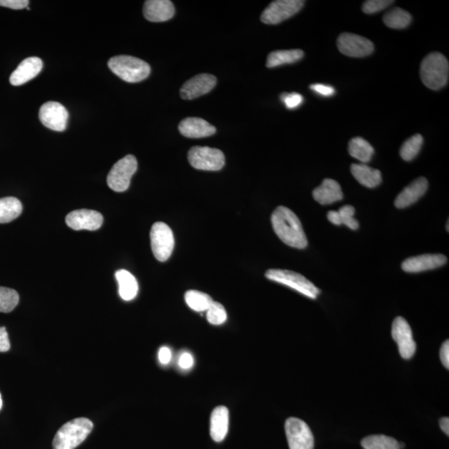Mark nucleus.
I'll list each match as a JSON object with an SVG mask.
<instances>
[{
  "label": "nucleus",
  "mask_w": 449,
  "mask_h": 449,
  "mask_svg": "<svg viewBox=\"0 0 449 449\" xmlns=\"http://www.w3.org/2000/svg\"><path fill=\"white\" fill-rule=\"evenodd\" d=\"M271 223L275 234L284 244L296 249L307 248L308 241L303 227L291 210L283 206L277 207L272 213Z\"/></svg>",
  "instance_id": "1"
},
{
  "label": "nucleus",
  "mask_w": 449,
  "mask_h": 449,
  "mask_svg": "<svg viewBox=\"0 0 449 449\" xmlns=\"http://www.w3.org/2000/svg\"><path fill=\"white\" fill-rule=\"evenodd\" d=\"M93 429V422L87 418H77L63 425L56 433L54 449H75L79 446Z\"/></svg>",
  "instance_id": "2"
},
{
  "label": "nucleus",
  "mask_w": 449,
  "mask_h": 449,
  "mask_svg": "<svg viewBox=\"0 0 449 449\" xmlns=\"http://www.w3.org/2000/svg\"><path fill=\"white\" fill-rule=\"evenodd\" d=\"M449 63L446 56L434 52L427 55L420 66L423 84L432 90L446 87L448 81Z\"/></svg>",
  "instance_id": "3"
},
{
  "label": "nucleus",
  "mask_w": 449,
  "mask_h": 449,
  "mask_svg": "<svg viewBox=\"0 0 449 449\" xmlns=\"http://www.w3.org/2000/svg\"><path fill=\"white\" fill-rule=\"evenodd\" d=\"M110 70L128 83H139L148 79L151 67L148 63L132 56H115L109 61Z\"/></svg>",
  "instance_id": "4"
},
{
  "label": "nucleus",
  "mask_w": 449,
  "mask_h": 449,
  "mask_svg": "<svg viewBox=\"0 0 449 449\" xmlns=\"http://www.w3.org/2000/svg\"><path fill=\"white\" fill-rule=\"evenodd\" d=\"M266 277L287 286L310 299H317L321 290L306 279L305 276L288 270L271 269L266 271Z\"/></svg>",
  "instance_id": "5"
},
{
  "label": "nucleus",
  "mask_w": 449,
  "mask_h": 449,
  "mask_svg": "<svg viewBox=\"0 0 449 449\" xmlns=\"http://www.w3.org/2000/svg\"><path fill=\"white\" fill-rule=\"evenodd\" d=\"M137 169V161L132 155L119 160L107 175V185L116 192H123L130 187L131 179Z\"/></svg>",
  "instance_id": "6"
},
{
  "label": "nucleus",
  "mask_w": 449,
  "mask_h": 449,
  "mask_svg": "<svg viewBox=\"0 0 449 449\" xmlns=\"http://www.w3.org/2000/svg\"><path fill=\"white\" fill-rule=\"evenodd\" d=\"M150 238L154 257L161 262L167 261L174 252L175 245L172 229L166 223H154L151 229Z\"/></svg>",
  "instance_id": "7"
},
{
  "label": "nucleus",
  "mask_w": 449,
  "mask_h": 449,
  "mask_svg": "<svg viewBox=\"0 0 449 449\" xmlns=\"http://www.w3.org/2000/svg\"><path fill=\"white\" fill-rule=\"evenodd\" d=\"M188 161L197 170L219 171L224 166L226 158L221 150L208 146H193L189 151Z\"/></svg>",
  "instance_id": "8"
},
{
  "label": "nucleus",
  "mask_w": 449,
  "mask_h": 449,
  "mask_svg": "<svg viewBox=\"0 0 449 449\" xmlns=\"http://www.w3.org/2000/svg\"><path fill=\"white\" fill-rule=\"evenodd\" d=\"M302 0H277L263 11L261 20L266 24H278L300 12L304 7Z\"/></svg>",
  "instance_id": "9"
},
{
  "label": "nucleus",
  "mask_w": 449,
  "mask_h": 449,
  "mask_svg": "<svg viewBox=\"0 0 449 449\" xmlns=\"http://www.w3.org/2000/svg\"><path fill=\"white\" fill-rule=\"evenodd\" d=\"M284 429L290 449H314V436L305 422L300 418H290L287 420Z\"/></svg>",
  "instance_id": "10"
},
{
  "label": "nucleus",
  "mask_w": 449,
  "mask_h": 449,
  "mask_svg": "<svg viewBox=\"0 0 449 449\" xmlns=\"http://www.w3.org/2000/svg\"><path fill=\"white\" fill-rule=\"evenodd\" d=\"M337 47L340 53L353 58L366 57L374 50L373 43L368 38L349 33L340 34L337 40Z\"/></svg>",
  "instance_id": "11"
},
{
  "label": "nucleus",
  "mask_w": 449,
  "mask_h": 449,
  "mask_svg": "<svg viewBox=\"0 0 449 449\" xmlns=\"http://www.w3.org/2000/svg\"><path fill=\"white\" fill-rule=\"evenodd\" d=\"M392 337L398 344L400 356L405 360L412 358L416 351V343L409 324L403 317H397L392 325Z\"/></svg>",
  "instance_id": "12"
},
{
  "label": "nucleus",
  "mask_w": 449,
  "mask_h": 449,
  "mask_svg": "<svg viewBox=\"0 0 449 449\" xmlns=\"http://www.w3.org/2000/svg\"><path fill=\"white\" fill-rule=\"evenodd\" d=\"M40 119L44 126L53 131L63 132L68 125V112L66 107L58 102H47L40 110Z\"/></svg>",
  "instance_id": "13"
},
{
  "label": "nucleus",
  "mask_w": 449,
  "mask_h": 449,
  "mask_svg": "<svg viewBox=\"0 0 449 449\" xmlns=\"http://www.w3.org/2000/svg\"><path fill=\"white\" fill-rule=\"evenodd\" d=\"M68 227L75 231H97L102 227L103 217L97 211L81 209L69 213L66 219Z\"/></svg>",
  "instance_id": "14"
},
{
  "label": "nucleus",
  "mask_w": 449,
  "mask_h": 449,
  "mask_svg": "<svg viewBox=\"0 0 449 449\" xmlns=\"http://www.w3.org/2000/svg\"><path fill=\"white\" fill-rule=\"evenodd\" d=\"M217 77L207 73L193 77L185 82L180 91L181 97L185 100H192L211 92L217 85Z\"/></svg>",
  "instance_id": "15"
},
{
  "label": "nucleus",
  "mask_w": 449,
  "mask_h": 449,
  "mask_svg": "<svg viewBox=\"0 0 449 449\" xmlns=\"http://www.w3.org/2000/svg\"><path fill=\"white\" fill-rule=\"evenodd\" d=\"M448 259L442 254H425L406 259L402 269L408 273L434 270L446 264Z\"/></svg>",
  "instance_id": "16"
},
{
  "label": "nucleus",
  "mask_w": 449,
  "mask_h": 449,
  "mask_svg": "<svg viewBox=\"0 0 449 449\" xmlns=\"http://www.w3.org/2000/svg\"><path fill=\"white\" fill-rule=\"evenodd\" d=\"M44 63L38 57H30L20 63L10 77L13 86H21L32 80L42 71Z\"/></svg>",
  "instance_id": "17"
},
{
  "label": "nucleus",
  "mask_w": 449,
  "mask_h": 449,
  "mask_svg": "<svg viewBox=\"0 0 449 449\" xmlns=\"http://www.w3.org/2000/svg\"><path fill=\"white\" fill-rule=\"evenodd\" d=\"M144 15L151 22H165L175 15V7L169 0H148L144 3Z\"/></svg>",
  "instance_id": "18"
},
{
  "label": "nucleus",
  "mask_w": 449,
  "mask_h": 449,
  "mask_svg": "<svg viewBox=\"0 0 449 449\" xmlns=\"http://www.w3.org/2000/svg\"><path fill=\"white\" fill-rule=\"evenodd\" d=\"M427 187H429V183L424 176L414 180L397 197L395 201V206L397 208L403 209L411 206L425 195Z\"/></svg>",
  "instance_id": "19"
},
{
  "label": "nucleus",
  "mask_w": 449,
  "mask_h": 449,
  "mask_svg": "<svg viewBox=\"0 0 449 449\" xmlns=\"http://www.w3.org/2000/svg\"><path fill=\"white\" fill-rule=\"evenodd\" d=\"M181 135L189 138H201L213 136L217 129L213 125L200 118H187L179 124Z\"/></svg>",
  "instance_id": "20"
},
{
  "label": "nucleus",
  "mask_w": 449,
  "mask_h": 449,
  "mask_svg": "<svg viewBox=\"0 0 449 449\" xmlns=\"http://www.w3.org/2000/svg\"><path fill=\"white\" fill-rule=\"evenodd\" d=\"M314 199L321 205H330L343 199L340 185L333 179L326 178L312 193Z\"/></svg>",
  "instance_id": "21"
},
{
  "label": "nucleus",
  "mask_w": 449,
  "mask_h": 449,
  "mask_svg": "<svg viewBox=\"0 0 449 449\" xmlns=\"http://www.w3.org/2000/svg\"><path fill=\"white\" fill-rule=\"evenodd\" d=\"M229 429V410L224 406L215 408L211 416L210 434L215 442L226 439Z\"/></svg>",
  "instance_id": "22"
},
{
  "label": "nucleus",
  "mask_w": 449,
  "mask_h": 449,
  "mask_svg": "<svg viewBox=\"0 0 449 449\" xmlns=\"http://www.w3.org/2000/svg\"><path fill=\"white\" fill-rule=\"evenodd\" d=\"M351 171L353 178L366 188H374L381 183V171L367 166L366 164L353 163L351 165Z\"/></svg>",
  "instance_id": "23"
},
{
  "label": "nucleus",
  "mask_w": 449,
  "mask_h": 449,
  "mask_svg": "<svg viewBox=\"0 0 449 449\" xmlns=\"http://www.w3.org/2000/svg\"><path fill=\"white\" fill-rule=\"evenodd\" d=\"M115 276L121 298L126 301L135 299L138 293V284L135 275L126 270H119L116 272Z\"/></svg>",
  "instance_id": "24"
},
{
  "label": "nucleus",
  "mask_w": 449,
  "mask_h": 449,
  "mask_svg": "<svg viewBox=\"0 0 449 449\" xmlns=\"http://www.w3.org/2000/svg\"><path fill=\"white\" fill-rule=\"evenodd\" d=\"M304 54V52L300 50L273 51L267 58L266 67L275 68L296 63L303 59Z\"/></svg>",
  "instance_id": "25"
},
{
  "label": "nucleus",
  "mask_w": 449,
  "mask_h": 449,
  "mask_svg": "<svg viewBox=\"0 0 449 449\" xmlns=\"http://www.w3.org/2000/svg\"><path fill=\"white\" fill-rule=\"evenodd\" d=\"M349 153L351 157L365 164L372 159L374 149L364 138L356 137L352 138L349 142Z\"/></svg>",
  "instance_id": "26"
},
{
  "label": "nucleus",
  "mask_w": 449,
  "mask_h": 449,
  "mask_svg": "<svg viewBox=\"0 0 449 449\" xmlns=\"http://www.w3.org/2000/svg\"><path fill=\"white\" fill-rule=\"evenodd\" d=\"M22 211V203L16 197L0 198V223L14 221L20 217Z\"/></svg>",
  "instance_id": "27"
},
{
  "label": "nucleus",
  "mask_w": 449,
  "mask_h": 449,
  "mask_svg": "<svg viewBox=\"0 0 449 449\" xmlns=\"http://www.w3.org/2000/svg\"><path fill=\"white\" fill-rule=\"evenodd\" d=\"M383 21L388 28L403 29L411 24L412 16L403 8H394L383 15Z\"/></svg>",
  "instance_id": "28"
},
{
  "label": "nucleus",
  "mask_w": 449,
  "mask_h": 449,
  "mask_svg": "<svg viewBox=\"0 0 449 449\" xmlns=\"http://www.w3.org/2000/svg\"><path fill=\"white\" fill-rule=\"evenodd\" d=\"M185 300L189 307L197 312H206L213 302V298L207 294L193 290L185 294Z\"/></svg>",
  "instance_id": "29"
},
{
  "label": "nucleus",
  "mask_w": 449,
  "mask_h": 449,
  "mask_svg": "<svg viewBox=\"0 0 449 449\" xmlns=\"http://www.w3.org/2000/svg\"><path fill=\"white\" fill-rule=\"evenodd\" d=\"M365 449H401L399 443L394 438L386 435H371L362 440Z\"/></svg>",
  "instance_id": "30"
},
{
  "label": "nucleus",
  "mask_w": 449,
  "mask_h": 449,
  "mask_svg": "<svg viewBox=\"0 0 449 449\" xmlns=\"http://www.w3.org/2000/svg\"><path fill=\"white\" fill-rule=\"evenodd\" d=\"M423 144H424V138L420 135H416L409 137L407 141L404 142L402 146H401V158L404 161H412L420 153Z\"/></svg>",
  "instance_id": "31"
},
{
  "label": "nucleus",
  "mask_w": 449,
  "mask_h": 449,
  "mask_svg": "<svg viewBox=\"0 0 449 449\" xmlns=\"http://www.w3.org/2000/svg\"><path fill=\"white\" fill-rule=\"evenodd\" d=\"M18 292L13 289L0 287V312L10 313L18 305Z\"/></svg>",
  "instance_id": "32"
},
{
  "label": "nucleus",
  "mask_w": 449,
  "mask_h": 449,
  "mask_svg": "<svg viewBox=\"0 0 449 449\" xmlns=\"http://www.w3.org/2000/svg\"><path fill=\"white\" fill-rule=\"evenodd\" d=\"M206 319L211 325H222L227 319L226 310L221 303L213 301L208 310H206Z\"/></svg>",
  "instance_id": "33"
},
{
  "label": "nucleus",
  "mask_w": 449,
  "mask_h": 449,
  "mask_svg": "<svg viewBox=\"0 0 449 449\" xmlns=\"http://www.w3.org/2000/svg\"><path fill=\"white\" fill-rule=\"evenodd\" d=\"M338 213L340 215L341 222L342 224L348 227L351 230L356 231L360 227L359 222L357 220L353 218L356 213L355 207L352 206H344L338 211Z\"/></svg>",
  "instance_id": "34"
},
{
  "label": "nucleus",
  "mask_w": 449,
  "mask_h": 449,
  "mask_svg": "<svg viewBox=\"0 0 449 449\" xmlns=\"http://www.w3.org/2000/svg\"><path fill=\"white\" fill-rule=\"evenodd\" d=\"M393 3L392 0H368L363 3L362 10L367 15H372L386 10Z\"/></svg>",
  "instance_id": "35"
},
{
  "label": "nucleus",
  "mask_w": 449,
  "mask_h": 449,
  "mask_svg": "<svg viewBox=\"0 0 449 449\" xmlns=\"http://www.w3.org/2000/svg\"><path fill=\"white\" fill-rule=\"evenodd\" d=\"M282 100L288 109H296L303 103L304 98L296 93H284L282 95Z\"/></svg>",
  "instance_id": "36"
},
{
  "label": "nucleus",
  "mask_w": 449,
  "mask_h": 449,
  "mask_svg": "<svg viewBox=\"0 0 449 449\" xmlns=\"http://www.w3.org/2000/svg\"><path fill=\"white\" fill-rule=\"evenodd\" d=\"M310 88L313 91V92L324 97H331L335 93V89L330 85L314 84L310 85Z\"/></svg>",
  "instance_id": "37"
},
{
  "label": "nucleus",
  "mask_w": 449,
  "mask_h": 449,
  "mask_svg": "<svg viewBox=\"0 0 449 449\" xmlns=\"http://www.w3.org/2000/svg\"><path fill=\"white\" fill-rule=\"evenodd\" d=\"M28 0H0V6L12 8V10H23L29 6Z\"/></svg>",
  "instance_id": "38"
},
{
  "label": "nucleus",
  "mask_w": 449,
  "mask_h": 449,
  "mask_svg": "<svg viewBox=\"0 0 449 449\" xmlns=\"http://www.w3.org/2000/svg\"><path fill=\"white\" fill-rule=\"evenodd\" d=\"M10 349V338L6 327H0V352H7Z\"/></svg>",
  "instance_id": "39"
},
{
  "label": "nucleus",
  "mask_w": 449,
  "mask_h": 449,
  "mask_svg": "<svg viewBox=\"0 0 449 449\" xmlns=\"http://www.w3.org/2000/svg\"><path fill=\"white\" fill-rule=\"evenodd\" d=\"M178 365L181 369L190 370L194 365V359L191 353L185 352L179 357Z\"/></svg>",
  "instance_id": "40"
},
{
  "label": "nucleus",
  "mask_w": 449,
  "mask_h": 449,
  "mask_svg": "<svg viewBox=\"0 0 449 449\" xmlns=\"http://www.w3.org/2000/svg\"><path fill=\"white\" fill-rule=\"evenodd\" d=\"M440 359L443 363V365L448 370L449 369V341L446 340L442 345L441 349H440Z\"/></svg>",
  "instance_id": "41"
},
{
  "label": "nucleus",
  "mask_w": 449,
  "mask_h": 449,
  "mask_svg": "<svg viewBox=\"0 0 449 449\" xmlns=\"http://www.w3.org/2000/svg\"><path fill=\"white\" fill-rule=\"evenodd\" d=\"M158 359L162 365L169 364L172 360V352L169 348L162 347L158 352Z\"/></svg>",
  "instance_id": "42"
},
{
  "label": "nucleus",
  "mask_w": 449,
  "mask_h": 449,
  "mask_svg": "<svg viewBox=\"0 0 449 449\" xmlns=\"http://www.w3.org/2000/svg\"><path fill=\"white\" fill-rule=\"evenodd\" d=\"M327 218L332 224H336V226H340V224H342L338 211H329L327 214Z\"/></svg>",
  "instance_id": "43"
},
{
  "label": "nucleus",
  "mask_w": 449,
  "mask_h": 449,
  "mask_svg": "<svg viewBox=\"0 0 449 449\" xmlns=\"http://www.w3.org/2000/svg\"><path fill=\"white\" fill-rule=\"evenodd\" d=\"M440 427H441V429L446 433L447 435H449V420L448 417L443 418L439 422Z\"/></svg>",
  "instance_id": "44"
},
{
  "label": "nucleus",
  "mask_w": 449,
  "mask_h": 449,
  "mask_svg": "<svg viewBox=\"0 0 449 449\" xmlns=\"http://www.w3.org/2000/svg\"><path fill=\"white\" fill-rule=\"evenodd\" d=\"M3 407V399H2V395L0 394V410H1Z\"/></svg>",
  "instance_id": "45"
}]
</instances>
